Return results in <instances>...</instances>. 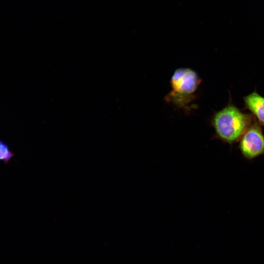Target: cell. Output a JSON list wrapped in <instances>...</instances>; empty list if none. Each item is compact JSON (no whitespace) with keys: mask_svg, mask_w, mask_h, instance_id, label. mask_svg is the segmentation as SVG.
<instances>
[{"mask_svg":"<svg viewBox=\"0 0 264 264\" xmlns=\"http://www.w3.org/2000/svg\"><path fill=\"white\" fill-rule=\"evenodd\" d=\"M14 156V154L9 149L8 146L0 140V162L7 164Z\"/></svg>","mask_w":264,"mask_h":264,"instance_id":"5","label":"cell"},{"mask_svg":"<svg viewBox=\"0 0 264 264\" xmlns=\"http://www.w3.org/2000/svg\"><path fill=\"white\" fill-rule=\"evenodd\" d=\"M244 109L249 110L258 122L264 126V97L256 90L243 97Z\"/></svg>","mask_w":264,"mask_h":264,"instance_id":"4","label":"cell"},{"mask_svg":"<svg viewBox=\"0 0 264 264\" xmlns=\"http://www.w3.org/2000/svg\"><path fill=\"white\" fill-rule=\"evenodd\" d=\"M255 120L251 113L242 111L230 99L228 104L211 117L210 124L215 131L213 138L231 145L239 141Z\"/></svg>","mask_w":264,"mask_h":264,"instance_id":"1","label":"cell"},{"mask_svg":"<svg viewBox=\"0 0 264 264\" xmlns=\"http://www.w3.org/2000/svg\"><path fill=\"white\" fill-rule=\"evenodd\" d=\"M238 147L242 156L249 160L264 155V134L256 120L240 139Z\"/></svg>","mask_w":264,"mask_h":264,"instance_id":"3","label":"cell"},{"mask_svg":"<svg viewBox=\"0 0 264 264\" xmlns=\"http://www.w3.org/2000/svg\"><path fill=\"white\" fill-rule=\"evenodd\" d=\"M201 80L198 73L191 68L176 69L171 77V90L165 100L179 109L190 110Z\"/></svg>","mask_w":264,"mask_h":264,"instance_id":"2","label":"cell"}]
</instances>
